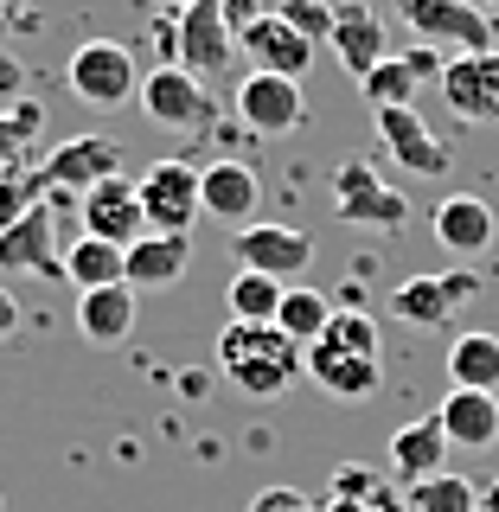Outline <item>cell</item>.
I'll return each instance as SVG.
<instances>
[{
	"label": "cell",
	"mask_w": 499,
	"mask_h": 512,
	"mask_svg": "<svg viewBox=\"0 0 499 512\" xmlns=\"http://www.w3.org/2000/svg\"><path fill=\"white\" fill-rule=\"evenodd\" d=\"M218 372L244 397H282L295 378H308V352L276 320H231L218 333Z\"/></svg>",
	"instance_id": "cell-1"
},
{
	"label": "cell",
	"mask_w": 499,
	"mask_h": 512,
	"mask_svg": "<svg viewBox=\"0 0 499 512\" xmlns=\"http://www.w3.org/2000/svg\"><path fill=\"white\" fill-rule=\"evenodd\" d=\"M64 84L84 109L109 116V109H128L141 96V71H135V52L122 39H84L64 64Z\"/></svg>",
	"instance_id": "cell-2"
},
{
	"label": "cell",
	"mask_w": 499,
	"mask_h": 512,
	"mask_svg": "<svg viewBox=\"0 0 499 512\" xmlns=\"http://www.w3.org/2000/svg\"><path fill=\"white\" fill-rule=\"evenodd\" d=\"M199 173L186 154H154L148 167H141V218H148V231H173V237H192V224L205 218V192H199Z\"/></svg>",
	"instance_id": "cell-3"
},
{
	"label": "cell",
	"mask_w": 499,
	"mask_h": 512,
	"mask_svg": "<svg viewBox=\"0 0 499 512\" xmlns=\"http://www.w3.org/2000/svg\"><path fill=\"white\" fill-rule=\"evenodd\" d=\"M397 20L416 32V45L436 52H499V26L480 0H397Z\"/></svg>",
	"instance_id": "cell-4"
},
{
	"label": "cell",
	"mask_w": 499,
	"mask_h": 512,
	"mask_svg": "<svg viewBox=\"0 0 499 512\" xmlns=\"http://www.w3.org/2000/svg\"><path fill=\"white\" fill-rule=\"evenodd\" d=\"M333 212H340L346 224H365V231H404L410 199L397 186H384L365 154H352V160L333 167Z\"/></svg>",
	"instance_id": "cell-5"
},
{
	"label": "cell",
	"mask_w": 499,
	"mask_h": 512,
	"mask_svg": "<svg viewBox=\"0 0 499 512\" xmlns=\"http://www.w3.org/2000/svg\"><path fill=\"white\" fill-rule=\"evenodd\" d=\"M135 103H141V116L154 128H180V135H199V128H212V116H218L212 90H205L192 71H180V64H160V71L141 77Z\"/></svg>",
	"instance_id": "cell-6"
},
{
	"label": "cell",
	"mask_w": 499,
	"mask_h": 512,
	"mask_svg": "<svg viewBox=\"0 0 499 512\" xmlns=\"http://www.w3.org/2000/svg\"><path fill=\"white\" fill-rule=\"evenodd\" d=\"M173 64L180 71H192L199 84H218L224 71H231L237 58V32L231 20H224V0H192V7L180 13V32H173Z\"/></svg>",
	"instance_id": "cell-7"
},
{
	"label": "cell",
	"mask_w": 499,
	"mask_h": 512,
	"mask_svg": "<svg viewBox=\"0 0 499 512\" xmlns=\"http://www.w3.org/2000/svg\"><path fill=\"white\" fill-rule=\"evenodd\" d=\"M474 295H480V269L455 263V269H442V276H410V282H397V288H391V314L410 320V327H448V320L468 308Z\"/></svg>",
	"instance_id": "cell-8"
},
{
	"label": "cell",
	"mask_w": 499,
	"mask_h": 512,
	"mask_svg": "<svg viewBox=\"0 0 499 512\" xmlns=\"http://www.w3.org/2000/svg\"><path fill=\"white\" fill-rule=\"evenodd\" d=\"M231 103H237V122H244L250 135H263V141H282V135H295V128L308 122V96H301L295 77L250 71Z\"/></svg>",
	"instance_id": "cell-9"
},
{
	"label": "cell",
	"mask_w": 499,
	"mask_h": 512,
	"mask_svg": "<svg viewBox=\"0 0 499 512\" xmlns=\"http://www.w3.org/2000/svg\"><path fill=\"white\" fill-rule=\"evenodd\" d=\"M39 173H45V192H71V199H84L90 186H103V180L122 173V141L71 135V141H58V148L39 160Z\"/></svg>",
	"instance_id": "cell-10"
},
{
	"label": "cell",
	"mask_w": 499,
	"mask_h": 512,
	"mask_svg": "<svg viewBox=\"0 0 499 512\" xmlns=\"http://www.w3.org/2000/svg\"><path fill=\"white\" fill-rule=\"evenodd\" d=\"M231 256L237 269H256V276H276V282H295L301 269L314 263V237L295 231V224H244V231L231 237Z\"/></svg>",
	"instance_id": "cell-11"
},
{
	"label": "cell",
	"mask_w": 499,
	"mask_h": 512,
	"mask_svg": "<svg viewBox=\"0 0 499 512\" xmlns=\"http://www.w3.org/2000/svg\"><path fill=\"white\" fill-rule=\"evenodd\" d=\"M77 224H84V237H103V244L128 250L141 231H148V218H141V192L128 173H116V180L90 186L84 199H77Z\"/></svg>",
	"instance_id": "cell-12"
},
{
	"label": "cell",
	"mask_w": 499,
	"mask_h": 512,
	"mask_svg": "<svg viewBox=\"0 0 499 512\" xmlns=\"http://www.w3.org/2000/svg\"><path fill=\"white\" fill-rule=\"evenodd\" d=\"M442 103L461 122H499V52H455L442 64Z\"/></svg>",
	"instance_id": "cell-13"
},
{
	"label": "cell",
	"mask_w": 499,
	"mask_h": 512,
	"mask_svg": "<svg viewBox=\"0 0 499 512\" xmlns=\"http://www.w3.org/2000/svg\"><path fill=\"white\" fill-rule=\"evenodd\" d=\"M429 231H436V244H442L448 256H461V263L474 269V256L493 250L499 218H493V205L480 199V192H448L436 212H429Z\"/></svg>",
	"instance_id": "cell-14"
},
{
	"label": "cell",
	"mask_w": 499,
	"mask_h": 512,
	"mask_svg": "<svg viewBox=\"0 0 499 512\" xmlns=\"http://www.w3.org/2000/svg\"><path fill=\"white\" fill-rule=\"evenodd\" d=\"M378 141H384V154H391L404 173H416V180H442L448 173L442 135L416 116V109H378Z\"/></svg>",
	"instance_id": "cell-15"
},
{
	"label": "cell",
	"mask_w": 499,
	"mask_h": 512,
	"mask_svg": "<svg viewBox=\"0 0 499 512\" xmlns=\"http://www.w3.org/2000/svg\"><path fill=\"white\" fill-rule=\"evenodd\" d=\"M333 58L346 64V77L352 84H365V77L378 71L384 58H391V39H384V20L372 7H365V0H340V7H333Z\"/></svg>",
	"instance_id": "cell-16"
},
{
	"label": "cell",
	"mask_w": 499,
	"mask_h": 512,
	"mask_svg": "<svg viewBox=\"0 0 499 512\" xmlns=\"http://www.w3.org/2000/svg\"><path fill=\"white\" fill-rule=\"evenodd\" d=\"M192 269V237H173V231H141L135 244L122 250V282L135 295H160L173 288Z\"/></svg>",
	"instance_id": "cell-17"
},
{
	"label": "cell",
	"mask_w": 499,
	"mask_h": 512,
	"mask_svg": "<svg viewBox=\"0 0 499 512\" xmlns=\"http://www.w3.org/2000/svg\"><path fill=\"white\" fill-rule=\"evenodd\" d=\"M442 52H436V45H416V52H391V58H384L378 64V71L372 77H365V103H372V116H378V109H416V90H423L429 84V77H436V84H442Z\"/></svg>",
	"instance_id": "cell-18"
},
{
	"label": "cell",
	"mask_w": 499,
	"mask_h": 512,
	"mask_svg": "<svg viewBox=\"0 0 499 512\" xmlns=\"http://www.w3.org/2000/svg\"><path fill=\"white\" fill-rule=\"evenodd\" d=\"M237 52H250L256 71H269V77H295V84L314 71V45L301 39V32L282 20V13H263V20H250L244 32H237Z\"/></svg>",
	"instance_id": "cell-19"
},
{
	"label": "cell",
	"mask_w": 499,
	"mask_h": 512,
	"mask_svg": "<svg viewBox=\"0 0 499 512\" xmlns=\"http://www.w3.org/2000/svg\"><path fill=\"white\" fill-rule=\"evenodd\" d=\"M0 269L7 276H45V282L64 276V256L52 250V205H39V212L0 231Z\"/></svg>",
	"instance_id": "cell-20"
},
{
	"label": "cell",
	"mask_w": 499,
	"mask_h": 512,
	"mask_svg": "<svg viewBox=\"0 0 499 512\" xmlns=\"http://www.w3.org/2000/svg\"><path fill=\"white\" fill-rule=\"evenodd\" d=\"M199 192H205V212L218 224H256V205H263V180H256V167L244 160H212V167L199 173Z\"/></svg>",
	"instance_id": "cell-21"
},
{
	"label": "cell",
	"mask_w": 499,
	"mask_h": 512,
	"mask_svg": "<svg viewBox=\"0 0 499 512\" xmlns=\"http://www.w3.org/2000/svg\"><path fill=\"white\" fill-rule=\"evenodd\" d=\"M308 378L340 404H359L384 384V359H365V352H340V346H308Z\"/></svg>",
	"instance_id": "cell-22"
},
{
	"label": "cell",
	"mask_w": 499,
	"mask_h": 512,
	"mask_svg": "<svg viewBox=\"0 0 499 512\" xmlns=\"http://www.w3.org/2000/svg\"><path fill=\"white\" fill-rule=\"evenodd\" d=\"M436 416H442V436H448V448L487 455V448L499 442V391H448Z\"/></svg>",
	"instance_id": "cell-23"
},
{
	"label": "cell",
	"mask_w": 499,
	"mask_h": 512,
	"mask_svg": "<svg viewBox=\"0 0 499 512\" xmlns=\"http://www.w3.org/2000/svg\"><path fill=\"white\" fill-rule=\"evenodd\" d=\"M135 308H141V295L128 282L90 288V295H77V333H84L90 346H122L128 333H135Z\"/></svg>",
	"instance_id": "cell-24"
},
{
	"label": "cell",
	"mask_w": 499,
	"mask_h": 512,
	"mask_svg": "<svg viewBox=\"0 0 499 512\" xmlns=\"http://www.w3.org/2000/svg\"><path fill=\"white\" fill-rule=\"evenodd\" d=\"M391 474L404 480V487H416V480H429V474H442V461H448V436H442V416H416V423H404L391 436Z\"/></svg>",
	"instance_id": "cell-25"
},
{
	"label": "cell",
	"mask_w": 499,
	"mask_h": 512,
	"mask_svg": "<svg viewBox=\"0 0 499 512\" xmlns=\"http://www.w3.org/2000/svg\"><path fill=\"white\" fill-rule=\"evenodd\" d=\"M320 512H410V506H404V493H397L378 468H340L327 480Z\"/></svg>",
	"instance_id": "cell-26"
},
{
	"label": "cell",
	"mask_w": 499,
	"mask_h": 512,
	"mask_svg": "<svg viewBox=\"0 0 499 512\" xmlns=\"http://www.w3.org/2000/svg\"><path fill=\"white\" fill-rule=\"evenodd\" d=\"M448 384L455 391H499V333H461L448 346Z\"/></svg>",
	"instance_id": "cell-27"
},
{
	"label": "cell",
	"mask_w": 499,
	"mask_h": 512,
	"mask_svg": "<svg viewBox=\"0 0 499 512\" xmlns=\"http://www.w3.org/2000/svg\"><path fill=\"white\" fill-rule=\"evenodd\" d=\"M64 282H71L77 295H90V288H116L122 282V250L103 244V237H77V244L64 250Z\"/></svg>",
	"instance_id": "cell-28"
},
{
	"label": "cell",
	"mask_w": 499,
	"mask_h": 512,
	"mask_svg": "<svg viewBox=\"0 0 499 512\" xmlns=\"http://www.w3.org/2000/svg\"><path fill=\"white\" fill-rule=\"evenodd\" d=\"M327 320H333V301L320 295V288H288L282 308H276V327H282L301 352H308L320 333H327Z\"/></svg>",
	"instance_id": "cell-29"
},
{
	"label": "cell",
	"mask_w": 499,
	"mask_h": 512,
	"mask_svg": "<svg viewBox=\"0 0 499 512\" xmlns=\"http://www.w3.org/2000/svg\"><path fill=\"white\" fill-rule=\"evenodd\" d=\"M404 506L410 512H480V487L468 474H429V480H416V487H404Z\"/></svg>",
	"instance_id": "cell-30"
},
{
	"label": "cell",
	"mask_w": 499,
	"mask_h": 512,
	"mask_svg": "<svg viewBox=\"0 0 499 512\" xmlns=\"http://www.w3.org/2000/svg\"><path fill=\"white\" fill-rule=\"evenodd\" d=\"M45 199H52V192H45L39 160H13V167H0V231L20 224L26 212H39Z\"/></svg>",
	"instance_id": "cell-31"
},
{
	"label": "cell",
	"mask_w": 499,
	"mask_h": 512,
	"mask_svg": "<svg viewBox=\"0 0 499 512\" xmlns=\"http://www.w3.org/2000/svg\"><path fill=\"white\" fill-rule=\"evenodd\" d=\"M282 295H288V282L256 276V269H237L231 288H224V308H231V320H276Z\"/></svg>",
	"instance_id": "cell-32"
},
{
	"label": "cell",
	"mask_w": 499,
	"mask_h": 512,
	"mask_svg": "<svg viewBox=\"0 0 499 512\" xmlns=\"http://www.w3.org/2000/svg\"><path fill=\"white\" fill-rule=\"evenodd\" d=\"M39 128H45V103H32V96H20V103L0 109V167L26 160V148H32Z\"/></svg>",
	"instance_id": "cell-33"
},
{
	"label": "cell",
	"mask_w": 499,
	"mask_h": 512,
	"mask_svg": "<svg viewBox=\"0 0 499 512\" xmlns=\"http://www.w3.org/2000/svg\"><path fill=\"white\" fill-rule=\"evenodd\" d=\"M320 346H340V352H365V359H384L378 352V320L365 308H333L327 333H320Z\"/></svg>",
	"instance_id": "cell-34"
},
{
	"label": "cell",
	"mask_w": 499,
	"mask_h": 512,
	"mask_svg": "<svg viewBox=\"0 0 499 512\" xmlns=\"http://www.w3.org/2000/svg\"><path fill=\"white\" fill-rule=\"evenodd\" d=\"M276 13L301 32L308 45H327L333 39V0H276Z\"/></svg>",
	"instance_id": "cell-35"
},
{
	"label": "cell",
	"mask_w": 499,
	"mask_h": 512,
	"mask_svg": "<svg viewBox=\"0 0 499 512\" xmlns=\"http://www.w3.org/2000/svg\"><path fill=\"white\" fill-rule=\"evenodd\" d=\"M250 512H320V500H308L301 487H263L250 500Z\"/></svg>",
	"instance_id": "cell-36"
},
{
	"label": "cell",
	"mask_w": 499,
	"mask_h": 512,
	"mask_svg": "<svg viewBox=\"0 0 499 512\" xmlns=\"http://www.w3.org/2000/svg\"><path fill=\"white\" fill-rule=\"evenodd\" d=\"M13 327H20V295H13V288H0V340H7Z\"/></svg>",
	"instance_id": "cell-37"
},
{
	"label": "cell",
	"mask_w": 499,
	"mask_h": 512,
	"mask_svg": "<svg viewBox=\"0 0 499 512\" xmlns=\"http://www.w3.org/2000/svg\"><path fill=\"white\" fill-rule=\"evenodd\" d=\"M13 90H20V58L0 52V96H13Z\"/></svg>",
	"instance_id": "cell-38"
},
{
	"label": "cell",
	"mask_w": 499,
	"mask_h": 512,
	"mask_svg": "<svg viewBox=\"0 0 499 512\" xmlns=\"http://www.w3.org/2000/svg\"><path fill=\"white\" fill-rule=\"evenodd\" d=\"M480 512H499V480H487V487H480Z\"/></svg>",
	"instance_id": "cell-39"
},
{
	"label": "cell",
	"mask_w": 499,
	"mask_h": 512,
	"mask_svg": "<svg viewBox=\"0 0 499 512\" xmlns=\"http://www.w3.org/2000/svg\"><path fill=\"white\" fill-rule=\"evenodd\" d=\"M160 7H173V13H186V7H192V0H160Z\"/></svg>",
	"instance_id": "cell-40"
},
{
	"label": "cell",
	"mask_w": 499,
	"mask_h": 512,
	"mask_svg": "<svg viewBox=\"0 0 499 512\" xmlns=\"http://www.w3.org/2000/svg\"><path fill=\"white\" fill-rule=\"evenodd\" d=\"M480 7H487V13H499V0H480Z\"/></svg>",
	"instance_id": "cell-41"
},
{
	"label": "cell",
	"mask_w": 499,
	"mask_h": 512,
	"mask_svg": "<svg viewBox=\"0 0 499 512\" xmlns=\"http://www.w3.org/2000/svg\"><path fill=\"white\" fill-rule=\"evenodd\" d=\"M0 7H20V0H0Z\"/></svg>",
	"instance_id": "cell-42"
},
{
	"label": "cell",
	"mask_w": 499,
	"mask_h": 512,
	"mask_svg": "<svg viewBox=\"0 0 499 512\" xmlns=\"http://www.w3.org/2000/svg\"><path fill=\"white\" fill-rule=\"evenodd\" d=\"M0 506H7V500H0Z\"/></svg>",
	"instance_id": "cell-43"
}]
</instances>
